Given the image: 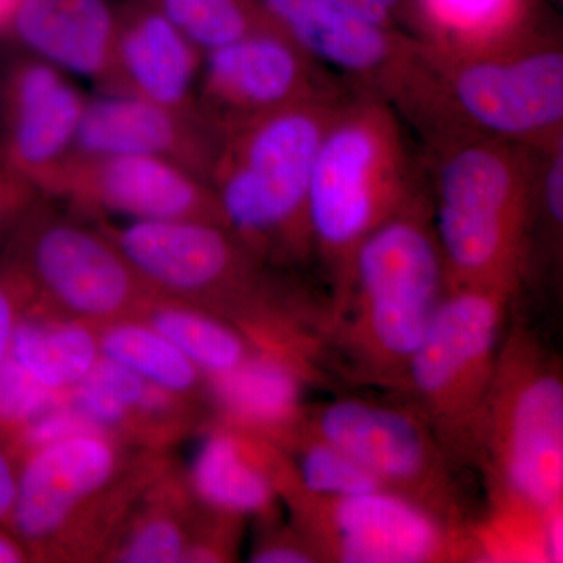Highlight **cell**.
<instances>
[{"instance_id": "1", "label": "cell", "mask_w": 563, "mask_h": 563, "mask_svg": "<svg viewBox=\"0 0 563 563\" xmlns=\"http://www.w3.org/2000/svg\"><path fill=\"white\" fill-rule=\"evenodd\" d=\"M388 102L426 152L474 140L543 151L563 141V51L539 35L476 54L420 41Z\"/></svg>"}, {"instance_id": "2", "label": "cell", "mask_w": 563, "mask_h": 563, "mask_svg": "<svg viewBox=\"0 0 563 563\" xmlns=\"http://www.w3.org/2000/svg\"><path fill=\"white\" fill-rule=\"evenodd\" d=\"M168 470L162 453L109 433H81L20 461L7 531L31 561H102L140 501Z\"/></svg>"}, {"instance_id": "3", "label": "cell", "mask_w": 563, "mask_h": 563, "mask_svg": "<svg viewBox=\"0 0 563 563\" xmlns=\"http://www.w3.org/2000/svg\"><path fill=\"white\" fill-rule=\"evenodd\" d=\"M352 92L296 103L218 139L207 181L229 231L263 263L292 265L314 255L309 218L314 162Z\"/></svg>"}, {"instance_id": "4", "label": "cell", "mask_w": 563, "mask_h": 563, "mask_svg": "<svg viewBox=\"0 0 563 563\" xmlns=\"http://www.w3.org/2000/svg\"><path fill=\"white\" fill-rule=\"evenodd\" d=\"M540 152L493 140L424 152L426 192L448 284L520 287Z\"/></svg>"}, {"instance_id": "5", "label": "cell", "mask_w": 563, "mask_h": 563, "mask_svg": "<svg viewBox=\"0 0 563 563\" xmlns=\"http://www.w3.org/2000/svg\"><path fill=\"white\" fill-rule=\"evenodd\" d=\"M446 287L424 191L352 252L335 282L332 335L355 368L399 385Z\"/></svg>"}, {"instance_id": "6", "label": "cell", "mask_w": 563, "mask_h": 563, "mask_svg": "<svg viewBox=\"0 0 563 563\" xmlns=\"http://www.w3.org/2000/svg\"><path fill=\"white\" fill-rule=\"evenodd\" d=\"M463 453L487 474L495 523L533 529L563 499V380L529 333L504 339Z\"/></svg>"}, {"instance_id": "7", "label": "cell", "mask_w": 563, "mask_h": 563, "mask_svg": "<svg viewBox=\"0 0 563 563\" xmlns=\"http://www.w3.org/2000/svg\"><path fill=\"white\" fill-rule=\"evenodd\" d=\"M426 191L407 125L387 99L352 92L322 136L309 218L333 284L358 243Z\"/></svg>"}, {"instance_id": "8", "label": "cell", "mask_w": 563, "mask_h": 563, "mask_svg": "<svg viewBox=\"0 0 563 563\" xmlns=\"http://www.w3.org/2000/svg\"><path fill=\"white\" fill-rule=\"evenodd\" d=\"M102 231L155 292L220 314L252 342L287 328L262 273L263 262L225 225L203 221H131Z\"/></svg>"}, {"instance_id": "9", "label": "cell", "mask_w": 563, "mask_h": 563, "mask_svg": "<svg viewBox=\"0 0 563 563\" xmlns=\"http://www.w3.org/2000/svg\"><path fill=\"white\" fill-rule=\"evenodd\" d=\"M518 288L448 284L401 387L431 421L448 451L463 453L490 390L507 312Z\"/></svg>"}, {"instance_id": "10", "label": "cell", "mask_w": 563, "mask_h": 563, "mask_svg": "<svg viewBox=\"0 0 563 563\" xmlns=\"http://www.w3.org/2000/svg\"><path fill=\"white\" fill-rule=\"evenodd\" d=\"M10 268L33 298L96 328L140 317L155 292L106 232L35 206L22 217Z\"/></svg>"}, {"instance_id": "11", "label": "cell", "mask_w": 563, "mask_h": 563, "mask_svg": "<svg viewBox=\"0 0 563 563\" xmlns=\"http://www.w3.org/2000/svg\"><path fill=\"white\" fill-rule=\"evenodd\" d=\"M299 533L318 561L432 563L479 555L454 520L380 488L339 499H291Z\"/></svg>"}, {"instance_id": "12", "label": "cell", "mask_w": 563, "mask_h": 563, "mask_svg": "<svg viewBox=\"0 0 563 563\" xmlns=\"http://www.w3.org/2000/svg\"><path fill=\"white\" fill-rule=\"evenodd\" d=\"M303 426L362 463L388 490L453 520L448 448L417 406L342 398L306 415Z\"/></svg>"}, {"instance_id": "13", "label": "cell", "mask_w": 563, "mask_h": 563, "mask_svg": "<svg viewBox=\"0 0 563 563\" xmlns=\"http://www.w3.org/2000/svg\"><path fill=\"white\" fill-rule=\"evenodd\" d=\"M352 91L280 32L247 36L203 54L196 106L222 133L312 99Z\"/></svg>"}, {"instance_id": "14", "label": "cell", "mask_w": 563, "mask_h": 563, "mask_svg": "<svg viewBox=\"0 0 563 563\" xmlns=\"http://www.w3.org/2000/svg\"><path fill=\"white\" fill-rule=\"evenodd\" d=\"M51 196L65 199L74 209L88 214L225 225L209 181L176 163L147 155L74 152Z\"/></svg>"}, {"instance_id": "15", "label": "cell", "mask_w": 563, "mask_h": 563, "mask_svg": "<svg viewBox=\"0 0 563 563\" xmlns=\"http://www.w3.org/2000/svg\"><path fill=\"white\" fill-rule=\"evenodd\" d=\"M87 99L41 58L11 63L0 79V163L51 195L76 152Z\"/></svg>"}, {"instance_id": "16", "label": "cell", "mask_w": 563, "mask_h": 563, "mask_svg": "<svg viewBox=\"0 0 563 563\" xmlns=\"http://www.w3.org/2000/svg\"><path fill=\"white\" fill-rule=\"evenodd\" d=\"M274 27L352 91L390 98L420 41L328 0H261Z\"/></svg>"}, {"instance_id": "17", "label": "cell", "mask_w": 563, "mask_h": 563, "mask_svg": "<svg viewBox=\"0 0 563 563\" xmlns=\"http://www.w3.org/2000/svg\"><path fill=\"white\" fill-rule=\"evenodd\" d=\"M218 139L201 118L129 95L85 103L77 132L81 155H147L209 179Z\"/></svg>"}, {"instance_id": "18", "label": "cell", "mask_w": 563, "mask_h": 563, "mask_svg": "<svg viewBox=\"0 0 563 563\" xmlns=\"http://www.w3.org/2000/svg\"><path fill=\"white\" fill-rule=\"evenodd\" d=\"M202 60V52L157 5L132 3L118 11L113 65L103 91L201 118L196 88Z\"/></svg>"}, {"instance_id": "19", "label": "cell", "mask_w": 563, "mask_h": 563, "mask_svg": "<svg viewBox=\"0 0 563 563\" xmlns=\"http://www.w3.org/2000/svg\"><path fill=\"white\" fill-rule=\"evenodd\" d=\"M69 404L114 439L155 453L190 433L199 421L198 402L163 390L106 357L69 391Z\"/></svg>"}, {"instance_id": "20", "label": "cell", "mask_w": 563, "mask_h": 563, "mask_svg": "<svg viewBox=\"0 0 563 563\" xmlns=\"http://www.w3.org/2000/svg\"><path fill=\"white\" fill-rule=\"evenodd\" d=\"M287 479L280 446L220 421L196 454L187 483L203 507L240 520L272 514Z\"/></svg>"}, {"instance_id": "21", "label": "cell", "mask_w": 563, "mask_h": 563, "mask_svg": "<svg viewBox=\"0 0 563 563\" xmlns=\"http://www.w3.org/2000/svg\"><path fill=\"white\" fill-rule=\"evenodd\" d=\"M117 29L106 0H24L9 33L41 60L106 88Z\"/></svg>"}, {"instance_id": "22", "label": "cell", "mask_w": 563, "mask_h": 563, "mask_svg": "<svg viewBox=\"0 0 563 563\" xmlns=\"http://www.w3.org/2000/svg\"><path fill=\"white\" fill-rule=\"evenodd\" d=\"M301 361L282 352L258 350L232 372L210 377L209 396L221 422L284 446L302 428Z\"/></svg>"}, {"instance_id": "23", "label": "cell", "mask_w": 563, "mask_h": 563, "mask_svg": "<svg viewBox=\"0 0 563 563\" xmlns=\"http://www.w3.org/2000/svg\"><path fill=\"white\" fill-rule=\"evenodd\" d=\"M9 355L41 385L65 395L102 357L96 325L58 312L33 296L14 325Z\"/></svg>"}, {"instance_id": "24", "label": "cell", "mask_w": 563, "mask_h": 563, "mask_svg": "<svg viewBox=\"0 0 563 563\" xmlns=\"http://www.w3.org/2000/svg\"><path fill=\"white\" fill-rule=\"evenodd\" d=\"M415 38L448 54H476L539 35L531 0H413Z\"/></svg>"}, {"instance_id": "25", "label": "cell", "mask_w": 563, "mask_h": 563, "mask_svg": "<svg viewBox=\"0 0 563 563\" xmlns=\"http://www.w3.org/2000/svg\"><path fill=\"white\" fill-rule=\"evenodd\" d=\"M206 515L187 481L169 468L147 488L114 537L102 561L118 563L184 562Z\"/></svg>"}, {"instance_id": "26", "label": "cell", "mask_w": 563, "mask_h": 563, "mask_svg": "<svg viewBox=\"0 0 563 563\" xmlns=\"http://www.w3.org/2000/svg\"><path fill=\"white\" fill-rule=\"evenodd\" d=\"M136 318L165 335L207 379L232 372L262 350L220 314L162 292H154Z\"/></svg>"}, {"instance_id": "27", "label": "cell", "mask_w": 563, "mask_h": 563, "mask_svg": "<svg viewBox=\"0 0 563 563\" xmlns=\"http://www.w3.org/2000/svg\"><path fill=\"white\" fill-rule=\"evenodd\" d=\"M98 333L102 357L180 398L199 402L209 396V384L201 369L141 318L109 322L98 328Z\"/></svg>"}, {"instance_id": "28", "label": "cell", "mask_w": 563, "mask_h": 563, "mask_svg": "<svg viewBox=\"0 0 563 563\" xmlns=\"http://www.w3.org/2000/svg\"><path fill=\"white\" fill-rule=\"evenodd\" d=\"M282 450L288 462L287 485L282 493L287 501L339 499L385 488L362 463L303 424Z\"/></svg>"}, {"instance_id": "29", "label": "cell", "mask_w": 563, "mask_h": 563, "mask_svg": "<svg viewBox=\"0 0 563 563\" xmlns=\"http://www.w3.org/2000/svg\"><path fill=\"white\" fill-rule=\"evenodd\" d=\"M158 10L202 54L247 36L279 32L261 0H155Z\"/></svg>"}, {"instance_id": "30", "label": "cell", "mask_w": 563, "mask_h": 563, "mask_svg": "<svg viewBox=\"0 0 563 563\" xmlns=\"http://www.w3.org/2000/svg\"><path fill=\"white\" fill-rule=\"evenodd\" d=\"M69 402V395L51 390L7 357L0 365V440L41 415Z\"/></svg>"}, {"instance_id": "31", "label": "cell", "mask_w": 563, "mask_h": 563, "mask_svg": "<svg viewBox=\"0 0 563 563\" xmlns=\"http://www.w3.org/2000/svg\"><path fill=\"white\" fill-rule=\"evenodd\" d=\"M95 432L106 433L68 402L22 426L16 432L7 437L3 443L20 463L25 455L41 448L62 442L70 437L81 435V433Z\"/></svg>"}, {"instance_id": "32", "label": "cell", "mask_w": 563, "mask_h": 563, "mask_svg": "<svg viewBox=\"0 0 563 563\" xmlns=\"http://www.w3.org/2000/svg\"><path fill=\"white\" fill-rule=\"evenodd\" d=\"M32 296L31 288L14 269L9 266L0 272V365L9 357L14 325Z\"/></svg>"}, {"instance_id": "33", "label": "cell", "mask_w": 563, "mask_h": 563, "mask_svg": "<svg viewBox=\"0 0 563 563\" xmlns=\"http://www.w3.org/2000/svg\"><path fill=\"white\" fill-rule=\"evenodd\" d=\"M354 16L413 36L410 3L407 0H328Z\"/></svg>"}, {"instance_id": "34", "label": "cell", "mask_w": 563, "mask_h": 563, "mask_svg": "<svg viewBox=\"0 0 563 563\" xmlns=\"http://www.w3.org/2000/svg\"><path fill=\"white\" fill-rule=\"evenodd\" d=\"M38 191L0 163V233L35 206Z\"/></svg>"}, {"instance_id": "35", "label": "cell", "mask_w": 563, "mask_h": 563, "mask_svg": "<svg viewBox=\"0 0 563 563\" xmlns=\"http://www.w3.org/2000/svg\"><path fill=\"white\" fill-rule=\"evenodd\" d=\"M254 563H313L318 562L312 548L299 537H272L251 554Z\"/></svg>"}, {"instance_id": "36", "label": "cell", "mask_w": 563, "mask_h": 563, "mask_svg": "<svg viewBox=\"0 0 563 563\" xmlns=\"http://www.w3.org/2000/svg\"><path fill=\"white\" fill-rule=\"evenodd\" d=\"M18 474H20V463L0 440V528L3 529L9 523L14 499H16Z\"/></svg>"}, {"instance_id": "37", "label": "cell", "mask_w": 563, "mask_h": 563, "mask_svg": "<svg viewBox=\"0 0 563 563\" xmlns=\"http://www.w3.org/2000/svg\"><path fill=\"white\" fill-rule=\"evenodd\" d=\"M540 544H542V561L561 563L563 561V507H553L543 515L540 526Z\"/></svg>"}, {"instance_id": "38", "label": "cell", "mask_w": 563, "mask_h": 563, "mask_svg": "<svg viewBox=\"0 0 563 563\" xmlns=\"http://www.w3.org/2000/svg\"><path fill=\"white\" fill-rule=\"evenodd\" d=\"M22 562H32L24 544L7 529L0 528V563Z\"/></svg>"}, {"instance_id": "39", "label": "cell", "mask_w": 563, "mask_h": 563, "mask_svg": "<svg viewBox=\"0 0 563 563\" xmlns=\"http://www.w3.org/2000/svg\"><path fill=\"white\" fill-rule=\"evenodd\" d=\"M24 0H0V33L9 32L11 22Z\"/></svg>"}]
</instances>
